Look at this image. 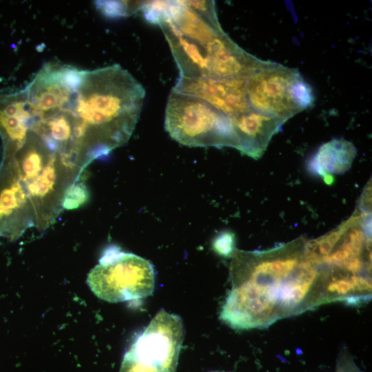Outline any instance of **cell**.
<instances>
[{"label":"cell","instance_id":"4fadbf2b","mask_svg":"<svg viewBox=\"0 0 372 372\" xmlns=\"http://www.w3.org/2000/svg\"><path fill=\"white\" fill-rule=\"evenodd\" d=\"M217 251L223 255L227 256L234 251L233 237L231 234L225 233L218 238L215 243Z\"/></svg>","mask_w":372,"mask_h":372},{"label":"cell","instance_id":"8fae6325","mask_svg":"<svg viewBox=\"0 0 372 372\" xmlns=\"http://www.w3.org/2000/svg\"><path fill=\"white\" fill-rule=\"evenodd\" d=\"M238 141V150L251 158H260L272 136L285 121L253 110L230 117Z\"/></svg>","mask_w":372,"mask_h":372},{"label":"cell","instance_id":"7c38bea8","mask_svg":"<svg viewBox=\"0 0 372 372\" xmlns=\"http://www.w3.org/2000/svg\"><path fill=\"white\" fill-rule=\"evenodd\" d=\"M353 143L343 138H335L322 145L308 163V168L331 183L332 174H341L351 165L356 155Z\"/></svg>","mask_w":372,"mask_h":372},{"label":"cell","instance_id":"7a4b0ae2","mask_svg":"<svg viewBox=\"0 0 372 372\" xmlns=\"http://www.w3.org/2000/svg\"><path fill=\"white\" fill-rule=\"evenodd\" d=\"M83 169L28 130L0 164V237L15 240L31 227L44 229L63 208Z\"/></svg>","mask_w":372,"mask_h":372},{"label":"cell","instance_id":"8992f818","mask_svg":"<svg viewBox=\"0 0 372 372\" xmlns=\"http://www.w3.org/2000/svg\"><path fill=\"white\" fill-rule=\"evenodd\" d=\"M245 89L253 110L285 122L315 101L312 87L297 70L271 61H264L246 78Z\"/></svg>","mask_w":372,"mask_h":372},{"label":"cell","instance_id":"52a82bcc","mask_svg":"<svg viewBox=\"0 0 372 372\" xmlns=\"http://www.w3.org/2000/svg\"><path fill=\"white\" fill-rule=\"evenodd\" d=\"M87 284L100 299L120 302L152 294L155 271L147 260L119 249H108L89 273Z\"/></svg>","mask_w":372,"mask_h":372},{"label":"cell","instance_id":"5b68a950","mask_svg":"<svg viewBox=\"0 0 372 372\" xmlns=\"http://www.w3.org/2000/svg\"><path fill=\"white\" fill-rule=\"evenodd\" d=\"M165 128L184 145L238 149L229 116L200 99L172 90L165 107Z\"/></svg>","mask_w":372,"mask_h":372},{"label":"cell","instance_id":"277c9868","mask_svg":"<svg viewBox=\"0 0 372 372\" xmlns=\"http://www.w3.org/2000/svg\"><path fill=\"white\" fill-rule=\"evenodd\" d=\"M353 216L336 229L307 240V258L328 273L344 292L367 298L371 296V240L369 227Z\"/></svg>","mask_w":372,"mask_h":372},{"label":"cell","instance_id":"30bf717a","mask_svg":"<svg viewBox=\"0 0 372 372\" xmlns=\"http://www.w3.org/2000/svg\"><path fill=\"white\" fill-rule=\"evenodd\" d=\"M207 78H247L256 72L264 62L245 51L226 33L207 43Z\"/></svg>","mask_w":372,"mask_h":372},{"label":"cell","instance_id":"ba28073f","mask_svg":"<svg viewBox=\"0 0 372 372\" xmlns=\"http://www.w3.org/2000/svg\"><path fill=\"white\" fill-rule=\"evenodd\" d=\"M183 338L180 317L161 309L125 352L119 372H176Z\"/></svg>","mask_w":372,"mask_h":372},{"label":"cell","instance_id":"3957f363","mask_svg":"<svg viewBox=\"0 0 372 372\" xmlns=\"http://www.w3.org/2000/svg\"><path fill=\"white\" fill-rule=\"evenodd\" d=\"M83 93L80 116L91 163L128 141L139 118L145 90L127 70L114 64L85 70Z\"/></svg>","mask_w":372,"mask_h":372},{"label":"cell","instance_id":"6da1fadb","mask_svg":"<svg viewBox=\"0 0 372 372\" xmlns=\"http://www.w3.org/2000/svg\"><path fill=\"white\" fill-rule=\"evenodd\" d=\"M300 237L264 251L234 249L220 318L238 330L265 328L322 305L319 267Z\"/></svg>","mask_w":372,"mask_h":372},{"label":"cell","instance_id":"9c48e42d","mask_svg":"<svg viewBox=\"0 0 372 372\" xmlns=\"http://www.w3.org/2000/svg\"><path fill=\"white\" fill-rule=\"evenodd\" d=\"M246 78L218 79L181 76L172 90L200 99L231 117L252 110L247 101Z\"/></svg>","mask_w":372,"mask_h":372}]
</instances>
